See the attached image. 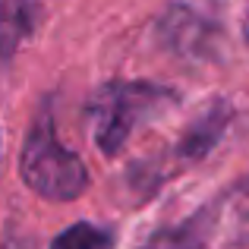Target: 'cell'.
<instances>
[{
    "label": "cell",
    "mask_w": 249,
    "mask_h": 249,
    "mask_svg": "<svg viewBox=\"0 0 249 249\" xmlns=\"http://www.w3.org/2000/svg\"><path fill=\"white\" fill-rule=\"evenodd\" d=\"M231 117H233L231 101H224V98L208 101L205 107L199 110V117H196V120L180 133L174 152H170V167H186V164L202 161L221 142L224 129L231 126Z\"/></svg>",
    "instance_id": "cell-4"
},
{
    "label": "cell",
    "mask_w": 249,
    "mask_h": 249,
    "mask_svg": "<svg viewBox=\"0 0 249 249\" xmlns=\"http://www.w3.org/2000/svg\"><path fill=\"white\" fill-rule=\"evenodd\" d=\"M233 227H237V240H249V177L233 199Z\"/></svg>",
    "instance_id": "cell-8"
},
{
    "label": "cell",
    "mask_w": 249,
    "mask_h": 249,
    "mask_svg": "<svg viewBox=\"0 0 249 249\" xmlns=\"http://www.w3.org/2000/svg\"><path fill=\"white\" fill-rule=\"evenodd\" d=\"M22 183L51 202H73L89 189V170L82 158L60 142L51 110H38L19 152Z\"/></svg>",
    "instance_id": "cell-2"
},
{
    "label": "cell",
    "mask_w": 249,
    "mask_h": 249,
    "mask_svg": "<svg viewBox=\"0 0 249 249\" xmlns=\"http://www.w3.org/2000/svg\"><path fill=\"white\" fill-rule=\"evenodd\" d=\"M212 227H214L212 208H202L199 214L186 218L183 224L155 231L152 237H145V240L139 243V249H205Z\"/></svg>",
    "instance_id": "cell-6"
},
{
    "label": "cell",
    "mask_w": 249,
    "mask_h": 249,
    "mask_svg": "<svg viewBox=\"0 0 249 249\" xmlns=\"http://www.w3.org/2000/svg\"><path fill=\"white\" fill-rule=\"evenodd\" d=\"M177 104V91L142 79H110L89 101L91 139L104 155H117L142 120L164 114Z\"/></svg>",
    "instance_id": "cell-1"
},
{
    "label": "cell",
    "mask_w": 249,
    "mask_h": 249,
    "mask_svg": "<svg viewBox=\"0 0 249 249\" xmlns=\"http://www.w3.org/2000/svg\"><path fill=\"white\" fill-rule=\"evenodd\" d=\"M158 35L174 54L189 57V60H205L214 51V38L218 29L208 22L205 16L193 10L186 3H170L167 13L158 19Z\"/></svg>",
    "instance_id": "cell-3"
},
{
    "label": "cell",
    "mask_w": 249,
    "mask_h": 249,
    "mask_svg": "<svg viewBox=\"0 0 249 249\" xmlns=\"http://www.w3.org/2000/svg\"><path fill=\"white\" fill-rule=\"evenodd\" d=\"M110 246H114V237L104 227L89 224V221H79V224L67 227L51 243V249H110Z\"/></svg>",
    "instance_id": "cell-7"
},
{
    "label": "cell",
    "mask_w": 249,
    "mask_h": 249,
    "mask_svg": "<svg viewBox=\"0 0 249 249\" xmlns=\"http://www.w3.org/2000/svg\"><path fill=\"white\" fill-rule=\"evenodd\" d=\"M41 19V0H0V67L25 48Z\"/></svg>",
    "instance_id": "cell-5"
}]
</instances>
